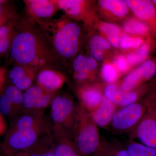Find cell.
<instances>
[{
  "mask_svg": "<svg viewBox=\"0 0 156 156\" xmlns=\"http://www.w3.org/2000/svg\"><path fill=\"white\" fill-rule=\"evenodd\" d=\"M16 64L58 69L60 61L36 23L27 16L15 23V35L10 50Z\"/></svg>",
  "mask_w": 156,
  "mask_h": 156,
  "instance_id": "obj_1",
  "label": "cell"
},
{
  "mask_svg": "<svg viewBox=\"0 0 156 156\" xmlns=\"http://www.w3.org/2000/svg\"><path fill=\"white\" fill-rule=\"evenodd\" d=\"M34 20L61 60L75 56L80 48L81 33L76 23L69 20L66 15L56 19Z\"/></svg>",
  "mask_w": 156,
  "mask_h": 156,
  "instance_id": "obj_2",
  "label": "cell"
},
{
  "mask_svg": "<svg viewBox=\"0 0 156 156\" xmlns=\"http://www.w3.org/2000/svg\"><path fill=\"white\" fill-rule=\"evenodd\" d=\"M73 140L82 156H93L101 144L98 126L80 105L77 109Z\"/></svg>",
  "mask_w": 156,
  "mask_h": 156,
  "instance_id": "obj_3",
  "label": "cell"
},
{
  "mask_svg": "<svg viewBox=\"0 0 156 156\" xmlns=\"http://www.w3.org/2000/svg\"><path fill=\"white\" fill-rule=\"evenodd\" d=\"M77 106L67 96L54 97L50 104L52 132L65 134L73 139Z\"/></svg>",
  "mask_w": 156,
  "mask_h": 156,
  "instance_id": "obj_4",
  "label": "cell"
},
{
  "mask_svg": "<svg viewBox=\"0 0 156 156\" xmlns=\"http://www.w3.org/2000/svg\"><path fill=\"white\" fill-rule=\"evenodd\" d=\"M50 128L48 121L31 128H10L6 133L3 146L4 153L14 154L25 151L36 143Z\"/></svg>",
  "mask_w": 156,
  "mask_h": 156,
  "instance_id": "obj_5",
  "label": "cell"
},
{
  "mask_svg": "<svg viewBox=\"0 0 156 156\" xmlns=\"http://www.w3.org/2000/svg\"><path fill=\"white\" fill-rule=\"evenodd\" d=\"M145 102L144 115L133 130L141 144L156 148V96L147 99Z\"/></svg>",
  "mask_w": 156,
  "mask_h": 156,
  "instance_id": "obj_6",
  "label": "cell"
},
{
  "mask_svg": "<svg viewBox=\"0 0 156 156\" xmlns=\"http://www.w3.org/2000/svg\"><path fill=\"white\" fill-rule=\"evenodd\" d=\"M146 110L145 101H136L115 113L110 125L114 131L126 132L134 130L141 120Z\"/></svg>",
  "mask_w": 156,
  "mask_h": 156,
  "instance_id": "obj_7",
  "label": "cell"
},
{
  "mask_svg": "<svg viewBox=\"0 0 156 156\" xmlns=\"http://www.w3.org/2000/svg\"><path fill=\"white\" fill-rule=\"evenodd\" d=\"M56 95V93L48 92L37 85L31 86L23 92L20 113L44 115Z\"/></svg>",
  "mask_w": 156,
  "mask_h": 156,
  "instance_id": "obj_8",
  "label": "cell"
},
{
  "mask_svg": "<svg viewBox=\"0 0 156 156\" xmlns=\"http://www.w3.org/2000/svg\"><path fill=\"white\" fill-rule=\"evenodd\" d=\"M27 16L34 20L50 19L58 9L53 0H24Z\"/></svg>",
  "mask_w": 156,
  "mask_h": 156,
  "instance_id": "obj_9",
  "label": "cell"
},
{
  "mask_svg": "<svg viewBox=\"0 0 156 156\" xmlns=\"http://www.w3.org/2000/svg\"><path fill=\"white\" fill-rule=\"evenodd\" d=\"M39 71L38 69L33 66L16 64L9 72V77L16 88L20 91H25L31 87Z\"/></svg>",
  "mask_w": 156,
  "mask_h": 156,
  "instance_id": "obj_10",
  "label": "cell"
},
{
  "mask_svg": "<svg viewBox=\"0 0 156 156\" xmlns=\"http://www.w3.org/2000/svg\"><path fill=\"white\" fill-rule=\"evenodd\" d=\"M65 76L54 69H43L39 71L36 78L37 85L48 92L56 93L65 82Z\"/></svg>",
  "mask_w": 156,
  "mask_h": 156,
  "instance_id": "obj_11",
  "label": "cell"
},
{
  "mask_svg": "<svg viewBox=\"0 0 156 156\" xmlns=\"http://www.w3.org/2000/svg\"><path fill=\"white\" fill-rule=\"evenodd\" d=\"M104 97L115 105L123 107L136 102L138 95L135 91H125L114 84H110L104 91Z\"/></svg>",
  "mask_w": 156,
  "mask_h": 156,
  "instance_id": "obj_12",
  "label": "cell"
},
{
  "mask_svg": "<svg viewBox=\"0 0 156 156\" xmlns=\"http://www.w3.org/2000/svg\"><path fill=\"white\" fill-rule=\"evenodd\" d=\"M59 10L67 17L85 20L88 15L89 6L87 1L82 0H53Z\"/></svg>",
  "mask_w": 156,
  "mask_h": 156,
  "instance_id": "obj_13",
  "label": "cell"
},
{
  "mask_svg": "<svg viewBox=\"0 0 156 156\" xmlns=\"http://www.w3.org/2000/svg\"><path fill=\"white\" fill-rule=\"evenodd\" d=\"M78 94L80 105L89 113L94 112L99 106L103 97L97 89L87 85L79 88Z\"/></svg>",
  "mask_w": 156,
  "mask_h": 156,
  "instance_id": "obj_14",
  "label": "cell"
},
{
  "mask_svg": "<svg viewBox=\"0 0 156 156\" xmlns=\"http://www.w3.org/2000/svg\"><path fill=\"white\" fill-rule=\"evenodd\" d=\"M116 112V105L103 96L99 106L90 114L98 127L105 128L111 123Z\"/></svg>",
  "mask_w": 156,
  "mask_h": 156,
  "instance_id": "obj_15",
  "label": "cell"
},
{
  "mask_svg": "<svg viewBox=\"0 0 156 156\" xmlns=\"http://www.w3.org/2000/svg\"><path fill=\"white\" fill-rule=\"evenodd\" d=\"M52 134L55 156H82L76 147L73 139L69 136L53 132Z\"/></svg>",
  "mask_w": 156,
  "mask_h": 156,
  "instance_id": "obj_16",
  "label": "cell"
},
{
  "mask_svg": "<svg viewBox=\"0 0 156 156\" xmlns=\"http://www.w3.org/2000/svg\"><path fill=\"white\" fill-rule=\"evenodd\" d=\"M126 4L138 19L151 21L155 17L156 11L152 3L147 0H127Z\"/></svg>",
  "mask_w": 156,
  "mask_h": 156,
  "instance_id": "obj_17",
  "label": "cell"
},
{
  "mask_svg": "<svg viewBox=\"0 0 156 156\" xmlns=\"http://www.w3.org/2000/svg\"><path fill=\"white\" fill-rule=\"evenodd\" d=\"M16 22L11 21L0 27V54L10 51L15 35Z\"/></svg>",
  "mask_w": 156,
  "mask_h": 156,
  "instance_id": "obj_18",
  "label": "cell"
},
{
  "mask_svg": "<svg viewBox=\"0 0 156 156\" xmlns=\"http://www.w3.org/2000/svg\"><path fill=\"white\" fill-rule=\"evenodd\" d=\"M89 53L96 61H101L103 58V51L111 48L108 41L103 37L95 35L90 38L88 44Z\"/></svg>",
  "mask_w": 156,
  "mask_h": 156,
  "instance_id": "obj_19",
  "label": "cell"
},
{
  "mask_svg": "<svg viewBox=\"0 0 156 156\" xmlns=\"http://www.w3.org/2000/svg\"><path fill=\"white\" fill-rule=\"evenodd\" d=\"M102 9L118 17H125L128 12V7L126 1L121 0H101L98 1Z\"/></svg>",
  "mask_w": 156,
  "mask_h": 156,
  "instance_id": "obj_20",
  "label": "cell"
},
{
  "mask_svg": "<svg viewBox=\"0 0 156 156\" xmlns=\"http://www.w3.org/2000/svg\"><path fill=\"white\" fill-rule=\"evenodd\" d=\"M144 81L142 70L140 66L126 76L123 80L121 88L123 91H132Z\"/></svg>",
  "mask_w": 156,
  "mask_h": 156,
  "instance_id": "obj_21",
  "label": "cell"
},
{
  "mask_svg": "<svg viewBox=\"0 0 156 156\" xmlns=\"http://www.w3.org/2000/svg\"><path fill=\"white\" fill-rule=\"evenodd\" d=\"M101 31L105 35L109 43L114 48L119 45L120 30L115 24L109 23H103L100 27Z\"/></svg>",
  "mask_w": 156,
  "mask_h": 156,
  "instance_id": "obj_22",
  "label": "cell"
},
{
  "mask_svg": "<svg viewBox=\"0 0 156 156\" xmlns=\"http://www.w3.org/2000/svg\"><path fill=\"white\" fill-rule=\"evenodd\" d=\"M4 94L12 104L16 113H20L22 109L23 92L12 85L6 88Z\"/></svg>",
  "mask_w": 156,
  "mask_h": 156,
  "instance_id": "obj_23",
  "label": "cell"
},
{
  "mask_svg": "<svg viewBox=\"0 0 156 156\" xmlns=\"http://www.w3.org/2000/svg\"><path fill=\"white\" fill-rule=\"evenodd\" d=\"M8 2V1L0 4V27L8 23L17 21L19 19L16 9Z\"/></svg>",
  "mask_w": 156,
  "mask_h": 156,
  "instance_id": "obj_24",
  "label": "cell"
},
{
  "mask_svg": "<svg viewBox=\"0 0 156 156\" xmlns=\"http://www.w3.org/2000/svg\"><path fill=\"white\" fill-rule=\"evenodd\" d=\"M126 149L131 156H156V148L139 143H130Z\"/></svg>",
  "mask_w": 156,
  "mask_h": 156,
  "instance_id": "obj_25",
  "label": "cell"
},
{
  "mask_svg": "<svg viewBox=\"0 0 156 156\" xmlns=\"http://www.w3.org/2000/svg\"><path fill=\"white\" fill-rule=\"evenodd\" d=\"M123 29L128 33L136 35L145 34L148 31L147 25L137 19H128L124 23Z\"/></svg>",
  "mask_w": 156,
  "mask_h": 156,
  "instance_id": "obj_26",
  "label": "cell"
},
{
  "mask_svg": "<svg viewBox=\"0 0 156 156\" xmlns=\"http://www.w3.org/2000/svg\"><path fill=\"white\" fill-rule=\"evenodd\" d=\"M0 112L4 117L8 118L17 116L12 104L4 93L0 96Z\"/></svg>",
  "mask_w": 156,
  "mask_h": 156,
  "instance_id": "obj_27",
  "label": "cell"
},
{
  "mask_svg": "<svg viewBox=\"0 0 156 156\" xmlns=\"http://www.w3.org/2000/svg\"><path fill=\"white\" fill-rule=\"evenodd\" d=\"M143 41L138 37H131L124 35L120 38V48L123 49L138 48L143 44Z\"/></svg>",
  "mask_w": 156,
  "mask_h": 156,
  "instance_id": "obj_28",
  "label": "cell"
},
{
  "mask_svg": "<svg viewBox=\"0 0 156 156\" xmlns=\"http://www.w3.org/2000/svg\"><path fill=\"white\" fill-rule=\"evenodd\" d=\"M140 66L145 81L150 80L156 74V64L152 60H147Z\"/></svg>",
  "mask_w": 156,
  "mask_h": 156,
  "instance_id": "obj_29",
  "label": "cell"
},
{
  "mask_svg": "<svg viewBox=\"0 0 156 156\" xmlns=\"http://www.w3.org/2000/svg\"><path fill=\"white\" fill-rule=\"evenodd\" d=\"M102 74L104 80L109 83H114L118 78L116 70L112 65L108 63L104 65L102 68Z\"/></svg>",
  "mask_w": 156,
  "mask_h": 156,
  "instance_id": "obj_30",
  "label": "cell"
},
{
  "mask_svg": "<svg viewBox=\"0 0 156 156\" xmlns=\"http://www.w3.org/2000/svg\"><path fill=\"white\" fill-rule=\"evenodd\" d=\"M111 156H131L126 148L121 146L108 145Z\"/></svg>",
  "mask_w": 156,
  "mask_h": 156,
  "instance_id": "obj_31",
  "label": "cell"
},
{
  "mask_svg": "<svg viewBox=\"0 0 156 156\" xmlns=\"http://www.w3.org/2000/svg\"><path fill=\"white\" fill-rule=\"evenodd\" d=\"M149 51V46L146 44H142L137 48L134 53L136 54L139 62L144 60L147 57Z\"/></svg>",
  "mask_w": 156,
  "mask_h": 156,
  "instance_id": "obj_32",
  "label": "cell"
},
{
  "mask_svg": "<svg viewBox=\"0 0 156 156\" xmlns=\"http://www.w3.org/2000/svg\"><path fill=\"white\" fill-rule=\"evenodd\" d=\"M97 66V62L94 58L90 56H86V66L83 70L80 72L86 73L90 75L91 72L96 69Z\"/></svg>",
  "mask_w": 156,
  "mask_h": 156,
  "instance_id": "obj_33",
  "label": "cell"
},
{
  "mask_svg": "<svg viewBox=\"0 0 156 156\" xmlns=\"http://www.w3.org/2000/svg\"><path fill=\"white\" fill-rule=\"evenodd\" d=\"M115 65L121 72H125L128 69V63L123 56H118L115 60Z\"/></svg>",
  "mask_w": 156,
  "mask_h": 156,
  "instance_id": "obj_34",
  "label": "cell"
},
{
  "mask_svg": "<svg viewBox=\"0 0 156 156\" xmlns=\"http://www.w3.org/2000/svg\"><path fill=\"white\" fill-rule=\"evenodd\" d=\"M93 156H111L109 151L108 144H101L99 150Z\"/></svg>",
  "mask_w": 156,
  "mask_h": 156,
  "instance_id": "obj_35",
  "label": "cell"
},
{
  "mask_svg": "<svg viewBox=\"0 0 156 156\" xmlns=\"http://www.w3.org/2000/svg\"><path fill=\"white\" fill-rule=\"evenodd\" d=\"M8 129V124L5 117L0 112V136L7 133Z\"/></svg>",
  "mask_w": 156,
  "mask_h": 156,
  "instance_id": "obj_36",
  "label": "cell"
},
{
  "mask_svg": "<svg viewBox=\"0 0 156 156\" xmlns=\"http://www.w3.org/2000/svg\"><path fill=\"white\" fill-rule=\"evenodd\" d=\"M6 69L0 67V94L2 91L6 81Z\"/></svg>",
  "mask_w": 156,
  "mask_h": 156,
  "instance_id": "obj_37",
  "label": "cell"
},
{
  "mask_svg": "<svg viewBox=\"0 0 156 156\" xmlns=\"http://www.w3.org/2000/svg\"><path fill=\"white\" fill-rule=\"evenodd\" d=\"M127 62L128 64L133 65L136 64V63H139L138 59L136 57V54L134 52H131L128 53L127 55V58H126Z\"/></svg>",
  "mask_w": 156,
  "mask_h": 156,
  "instance_id": "obj_38",
  "label": "cell"
},
{
  "mask_svg": "<svg viewBox=\"0 0 156 156\" xmlns=\"http://www.w3.org/2000/svg\"><path fill=\"white\" fill-rule=\"evenodd\" d=\"M6 156H25L23 152L14 154H5Z\"/></svg>",
  "mask_w": 156,
  "mask_h": 156,
  "instance_id": "obj_39",
  "label": "cell"
},
{
  "mask_svg": "<svg viewBox=\"0 0 156 156\" xmlns=\"http://www.w3.org/2000/svg\"><path fill=\"white\" fill-rule=\"evenodd\" d=\"M8 2V1H5V0H0V4L6 2Z\"/></svg>",
  "mask_w": 156,
  "mask_h": 156,
  "instance_id": "obj_40",
  "label": "cell"
},
{
  "mask_svg": "<svg viewBox=\"0 0 156 156\" xmlns=\"http://www.w3.org/2000/svg\"><path fill=\"white\" fill-rule=\"evenodd\" d=\"M153 3H154V4H155L156 5V0H154V1H153Z\"/></svg>",
  "mask_w": 156,
  "mask_h": 156,
  "instance_id": "obj_41",
  "label": "cell"
},
{
  "mask_svg": "<svg viewBox=\"0 0 156 156\" xmlns=\"http://www.w3.org/2000/svg\"><path fill=\"white\" fill-rule=\"evenodd\" d=\"M0 156H1V155H0Z\"/></svg>",
  "mask_w": 156,
  "mask_h": 156,
  "instance_id": "obj_42",
  "label": "cell"
}]
</instances>
